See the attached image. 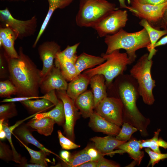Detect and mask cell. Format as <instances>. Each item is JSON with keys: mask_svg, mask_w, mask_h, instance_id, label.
Returning <instances> with one entry per match:
<instances>
[{"mask_svg": "<svg viewBox=\"0 0 167 167\" xmlns=\"http://www.w3.org/2000/svg\"><path fill=\"white\" fill-rule=\"evenodd\" d=\"M19 57H6L9 79L16 88L18 96H38L42 81L41 70L28 55L22 47L19 49Z\"/></svg>", "mask_w": 167, "mask_h": 167, "instance_id": "cell-1", "label": "cell"}, {"mask_svg": "<svg viewBox=\"0 0 167 167\" xmlns=\"http://www.w3.org/2000/svg\"><path fill=\"white\" fill-rule=\"evenodd\" d=\"M118 80L116 90L123 107V122L136 127L141 135L147 137V130L151 121L144 116L137 107L136 102L140 96L136 80L129 75H122Z\"/></svg>", "mask_w": 167, "mask_h": 167, "instance_id": "cell-2", "label": "cell"}, {"mask_svg": "<svg viewBox=\"0 0 167 167\" xmlns=\"http://www.w3.org/2000/svg\"><path fill=\"white\" fill-rule=\"evenodd\" d=\"M104 41L107 46L105 54L116 50L124 49L133 62L136 58V51L140 49L148 48L150 44L149 36L146 29L134 32H128L122 29L117 33L105 37Z\"/></svg>", "mask_w": 167, "mask_h": 167, "instance_id": "cell-3", "label": "cell"}, {"mask_svg": "<svg viewBox=\"0 0 167 167\" xmlns=\"http://www.w3.org/2000/svg\"><path fill=\"white\" fill-rule=\"evenodd\" d=\"M101 56L106 59L104 62L86 70L83 74L90 78L97 74L103 75L107 86H110L115 78L123 74L127 66L133 62L126 52L121 53L119 50L108 54H102Z\"/></svg>", "mask_w": 167, "mask_h": 167, "instance_id": "cell-4", "label": "cell"}, {"mask_svg": "<svg viewBox=\"0 0 167 167\" xmlns=\"http://www.w3.org/2000/svg\"><path fill=\"white\" fill-rule=\"evenodd\" d=\"M153 61L148 59V54L142 56L130 71V75L137 81L140 96L144 103L148 105H153L155 100L153 91L156 81L151 75Z\"/></svg>", "mask_w": 167, "mask_h": 167, "instance_id": "cell-5", "label": "cell"}, {"mask_svg": "<svg viewBox=\"0 0 167 167\" xmlns=\"http://www.w3.org/2000/svg\"><path fill=\"white\" fill-rule=\"evenodd\" d=\"M118 9L114 3L106 0H79L76 24L81 27L93 28L107 14Z\"/></svg>", "mask_w": 167, "mask_h": 167, "instance_id": "cell-6", "label": "cell"}, {"mask_svg": "<svg viewBox=\"0 0 167 167\" xmlns=\"http://www.w3.org/2000/svg\"><path fill=\"white\" fill-rule=\"evenodd\" d=\"M128 20L127 11H112L103 17L92 28L102 37L113 35L124 27Z\"/></svg>", "mask_w": 167, "mask_h": 167, "instance_id": "cell-7", "label": "cell"}, {"mask_svg": "<svg viewBox=\"0 0 167 167\" xmlns=\"http://www.w3.org/2000/svg\"><path fill=\"white\" fill-rule=\"evenodd\" d=\"M0 19L5 27L13 30L19 39L32 36L36 31L37 19L35 15L27 20H19L15 18L6 7L0 10Z\"/></svg>", "mask_w": 167, "mask_h": 167, "instance_id": "cell-8", "label": "cell"}, {"mask_svg": "<svg viewBox=\"0 0 167 167\" xmlns=\"http://www.w3.org/2000/svg\"><path fill=\"white\" fill-rule=\"evenodd\" d=\"M95 111L108 121L119 126L123 123V107L120 100L107 97L94 108Z\"/></svg>", "mask_w": 167, "mask_h": 167, "instance_id": "cell-9", "label": "cell"}, {"mask_svg": "<svg viewBox=\"0 0 167 167\" xmlns=\"http://www.w3.org/2000/svg\"><path fill=\"white\" fill-rule=\"evenodd\" d=\"M58 98L63 102L65 121L63 126L66 137L73 141L75 138L74 126L80 114L75 101L67 94L66 90H57Z\"/></svg>", "mask_w": 167, "mask_h": 167, "instance_id": "cell-10", "label": "cell"}, {"mask_svg": "<svg viewBox=\"0 0 167 167\" xmlns=\"http://www.w3.org/2000/svg\"><path fill=\"white\" fill-rule=\"evenodd\" d=\"M129 10L136 16L144 19L153 27L162 19L167 7V2L158 5L143 4L131 1Z\"/></svg>", "mask_w": 167, "mask_h": 167, "instance_id": "cell-11", "label": "cell"}, {"mask_svg": "<svg viewBox=\"0 0 167 167\" xmlns=\"http://www.w3.org/2000/svg\"><path fill=\"white\" fill-rule=\"evenodd\" d=\"M38 51L43 64L41 72L42 80L53 67L57 54L61 51V46L54 41H46L39 46Z\"/></svg>", "mask_w": 167, "mask_h": 167, "instance_id": "cell-12", "label": "cell"}, {"mask_svg": "<svg viewBox=\"0 0 167 167\" xmlns=\"http://www.w3.org/2000/svg\"><path fill=\"white\" fill-rule=\"evenodd\" d=\"M68 84L59 67L54 65L42 81L40 89L44 95L53 90H66Z\"/></svg>", "mask_w": 167, "mask_h": 167, "instance_id": "cell-13", "label": "cell"}, {"mask_svg": "<svg viewBox=\"0 0 167 167\" xmlns=\"http://www.w3.org/2000/svg\"><path fill=\"white\" fill-rule=\"evenodd\" d=\"M113 136L109 135L104 137L95 136L90 140L93 142L94 147L100 152L105 155H113L114 153H123L120 149L113 151L117 147L126 142L122 141L117 139Z\"/></svg>", "mask_w": 167, "mask_h": 167, "instance_id": "cell-14", "label": "cell"}, {"mask_svg": "<svg viewBox=\"0 0 167 167\" xmlns=\"http://www.w3.org/2000/svg\"><path fill=\"white\" fill-rule=\"evenodd\" d=\"M89 118L88 126L95 131L116 136L121 130L120 126L108 121L95 111Z\"/></svg>", "mask_w": 167, "mask_h": 167, "instance_id": "cell-15", "label": "cell"}, {"mask_svg": "<svg viewBox=\"0 0 167 167\" xmlns=\"http://www.w3.org/2000/svg\"><path fill=\"white\" fill-rule=\"evenodd\" d=\"M17 38L15 32L7 27L0 28V46L2 47L6 56L9 58L19 57L18 52L14 47L15 40Z\"/></svg>", "mask_w": 167, "mask_h": 167, "instance_id": "cell-16", "label": "cell"}, {"mask_svg": "<svg viewBox=\"0 0 167 167\" xmlns=\"http://www.w3.org/2000/svg\"><path fill=\"white\" fill-rule=\"evenodd\" d=\"M30 129L31 128L26 124L23 123L14 129L12 134L16 139H19L26 145H27L28 143L32 144L45 152L48 155L52 154L61 159L60 157L45 148L32 135L31 132L32 129Z\"/></svg>", "mask_w": 167, "mask_h": 167, "instance_id": "cell-17", "label": "cell"}, {"mask_svg": "<svg viewBox=\"0 0 167 167\" xmlns=\"http://www.w3.org/2000/svg\"><path fill=\"white\" fill-rule=\"evenodd\" d=\"M90 79L83 73L78 75L68 84L66 90L67 95L75 101L86 91L90 83Z\"/></svg>", "mask_w": 167, "mask_h": 167, "instance_id": "cell-18", "label": "cell"}, {"mask_svg": "<svg viewBox=\"0 0 167 167\" xmlns=\"http://www.w3.org/2000/svg\"><path fill=\"white\" fill-rule=\"evenodd\" d=\"M80 114L85 118H90L93 113L94 102L93 95L90 91H86L74 101Z\"/></svg>", "mask_w": 167, "mask_h": 167, "instance_id": "cell-19", "label": "cell"}, {"mask_svg": "<svg viewBox=\"0 0 167 167\" xmlns=\"http://www.w3.org/2000/svg\"><path fill=\"white\" fill-rule=\"evenodd\" d=\"M89 84L93 95L95 108L107 96L105 78L102 75L97 74L90 78Z\"/></svg>", "mask_w": 167, "mask_h": 167, "instance_id": "cell-20", "label": "cell"}, {"mask_svg": "<svg viewBox=\"0 0 167 167\" xmlns=\"http://www.w3.org/2000/svg\"><path fill=\"white\" fill-rule=\"evenodd\" d=\"M139 24L146 29L149 36L150 44L147 49L149 52L148 59H151L157 52L154 48L155 44L161 37L167 34V30H159L156 28L144 19H141Z\"/></svg>", "mask_w": 167, "mask_h": 167, "instance_id": "cell-21", "label": "cell"}, {"mask_svg": "<svg viewBox=\"0 0 167 167\" xmlns=\"http://www.w3.org/2000/svg\"><path fill=\"white\" fill-rule=\"evenodd\" d=\"M105 60L102 56H95L84 52L78 56L75 64L79 75L83 71L100 65Z\"/></svg>", "mask_w": 167, "mask_h": 167, "instance_id": "cell-22", "label": "cell"}, {"mask_svg": "<svg viewBox=\"0 0 167 167\" xmlns=\"http://www.w3.org/2000/svg\"><path fill=\"white\" fill-rule=\"evenodd\" d=\"M117 148L128 154L130 157L136 161L139 165L144 156V152L141 151L140 140L133 138L118 146Z\"/></svg>", "mask_w": 167, "mask_h": 167, "instance_id": "cell-23", "label": "cell"}, {"mask_svg": "<svg viewBox=\"0 0 167 167\" xmlns=\"http://www.w3.org/2000/svg\"><path fill=\"white\" fill-rule=\"evenodd\" d=\"M75 64L57 54L54 61V64L59 67L63 77L69 81H71L79 75Z\"/></svg>", "mask_w": 167, "mask_h": 167, "instance_id": "cell-24", "label": "cell"}, {"mask_svg": "<svg viewBox=\"0 0 167 167\" xmlns=\"http://www.w3.org/2000/svg\"><path fill=\"white\" fill-rule=\"evenodd\" d=\"M55 123L52 118L45 117L40 119L32 118L26 124L40 134L47 136L51 135Z\"/></svg>", "mask_w": 167, "mask_h": 167, "instance_id": "cell-25", "label": "cell"}, {"mask_svg": "<svg viewBox=\"0 0 167 167\" xmlns=\"http://www.w3.org/2000/svg\"><path fill=\"white\" fill-rule=\"evenodd\" d=\"M45 117L50 118L59 126L64 125L65 118L62 101L59 99L58 102L51 110L37 114L32 118L40 119Z\"/></svg>", "mask_w": 167, "mask_h": 167, "instance_id": "cell-26", "label": "cell"}, {"mask_svg": "<svg viewBox=\"0 0 167 167\" xmlns=\"http://www.w3.org/2000/svg\"><path fill=\"white\" fill-rule=\"evenodd\" d=\"M20 102L32 114L40 113L55 106L51 101L45 98L28 100Z\"/></svg>", "mask_w": 167, "mask_h": 167, "instance_id": "cell-27", "label": "cell"}, {"mask_svg": "<svg viewBox=\"0 0 167 167\" xmlns=\"http://www.w3.org/2000/svg\"><path fill=\"white\" fill-rule=\"evenodd\" d=\"M90 161L93 160L88 154L86 148L73 155H71L68 162H63L61 164L57 165L56 166L78 167L80 165Z\"/></svg>", "mask_w": 167, "mask_h": 167, "instance_id": "cell-28", "label": "cell"}, {"mask_svg": "<svg viewBox=\"0 0 167 167\" xmlns=\"http://www.w3.org/2000/svg\"><path fill=\"white\" fill-rule=\"evenodd\" d=\"M16 139L29 152L31 157L30 163L39 164L43 167L48 166V162H50L51 161L47 158V156L48 155L45 152L41 150L40 151H36L32 149L20 140Z\"/></svg>", "mask_w": 167, "mask_h": 167, "instance_id": "cell-29", "label": "cell"}, {"mask_svg": "<svg viewBox=\"0 0 167 167\" xmlns=\"http://www.w3.org/2000/svg\"><path fill=\"white\" fill-rule=\"evenodd\" d=\"M8 120H4L3 124V128L4 131L6 139L10 145L12 149L14 156L13 161L15 162L20 164L25 159V158L22 157L15 149L13 144L11 138V135L14 129L18 127L17 124L15 123L14 125L11 126H9Z\"/></svg>", "mask_w": 167, "mask_h": 167, "instance_id": "cell-30", "label": "cell"}, {"mask_svg": "<svg viewBox=\"0 0 167 167\" xmlns=\"http://www.w3.org/2000/svg\"><path fill=\"white\" fill-rule=\"evenodd\" d=\"M17 115V111L14 102H7L0 105V119L7 120Z\"/></svg>", "mask_w": 167, "mask_h": 167, "instance_id": "cell-31", "label": "cell"}, {"mask_svg": "<svg viewBox=\"0 0 167 167\" xmlns=\"http://www.w3.org/2000/svg\"><path fill=\"white\" fill-rule=\"evenodd\" d=\"M138 131V129L131 124L124 122L122 128L115 137L118 140L127 142L131 139L133 134Z\"/></svg>", "mask_w": 167, "mask_h": 167, "instance_id": "cell-32", "label": "cell"}, {"mask_svg": "<svg viewBox=\"0 0 167 167\" xmlns=\"http://www.w3.org/2000/svg\"><path fill=\"white\" fill-rule=\"evenodd\" d=\"M16 88L9 80L1 81L0 82V96L1 97L11 98L12 95L17 94Z\"/></svg>", "mask_w": 167, "mask_h": 167, "instance_id": "cell-33", "label": "cell"}, {"mask_svg": "<svg viewBox=\"0 0 167 167\" xmlns=\"http://www.w3.org/2000/svg\"><path fill=\"white\" fill-rule=\"evenodd\" d=\"M161 131L160 129H157L154 132L153 136L152 138L140 140L141 149L143 148H149L156 152L161 153L158 144V136Z\"/></svg>", "mask_w": 167, "mask_h": 167, "instance_id": "cell-34", "label": "cell"}, {"mask_svg": "<svg viewBox=\"0 0 167 167\" xmlns=\"http://www.w3.org/2000/svg\"><path fill=\"white\" fill-rule=\"evenodd\" d=\"M79 44V42L72 46L68 45L64 50L60 51L57 54L75 63L78 56L76 54L77 49Z\"/></svg>", "mask_w": 167, "mask_h": 167, "instance_id": "cell-35", "label": "cell"}, {"mask_svg": "<svg viewBox=\"0 0 167 167\" xmlns=\"http://www.w3.org/2000/svg\"><path fill=\"white\" fill-rule=\"evenodd\" d=\"M144 150L150 158V160L148 167L151 165V166L153 167L161 160L167 159V153H162L156 152L149 148H145Z\"/></svg>", "mask_w": 167, "mask_h": 167, "instance_id": "cell-36", "label": "cell"}, {"mask_svg": "<svg viewBox=\"0 0 167 167\" xmlns=\"http://www.w3.org/2000/svg\"><path fill=\"white\" fill-rule=\"evenodd\" d=\"M58 137L60 144L62 149L65 150H71L79 148L80 145H77L72 141L65 137L62 134L61 131H58Z\"/></svg>", "mask_w": 167, "mask_h": 167, "instance_id": "cell-37", "label": "cell"}, {"mask_svg": "<svg viewBox=\"0 0 167 167\" xmlns=\"http://www.w3.org/2000/svg\"><path fill=\"white\" fill-rule=\"evenodd\" d=\"M0 158L8 162L14 160L13 153L9 145L0 141Z\"/></svg>", "mask_w": 167, "mask_h": 167, "instance_id": "cell-38", "label": "cell"}, {"mask_svg": "<svg viewBox=\"0 0 167 167\" xmlns=\"http://www.w3.org/2000/svg\"><path fill=\"white\" fill-rule=\"evenodd\" d=\"M49 9L54 12L58 9H62L70 5L74 0H47Z\"/></svg>", "mask_w": 167, "mask_h": 167, "instance_id": "cell-39", "label": "cell"}, {"mask_svg": "<svg viewBox=\"0 0 167 167\" xmlns=\"http://www.w3.org/2000/svg\"><path fill=\"white\" fill-rule=\"evenodd\" d=\"M9 73L8 64L4 52L0 54V77L1 79H5L9 77Z\"/></svg>", "mask_w": 167, "mask_h": 167, "instance_id": "cell-40", "label": "cell"}, {"mask_svg": "<svg viewBox=\"0 0 167 167\" xmlns=\"http://www.w3.org/2000/svg\"><path fill=\"white\" fill-rule=\"evenodd\" d=\"M120 165L102 156L97 161L96 167H119Z\"/></svg>", "mask_w": 167, "mask_h": 167, "instance_id": "cell-41", "label": "cell"}, {"mask_svg": "<svg viewBox=\"0 0 167 167\" xmlns=\"http://www.w3.org/2000/svg\"><path fill=\"white\" fill-rule=\"evenodd\" d=\"M86 148L88 154L91 157L93 161H97L101 157L105 155L100 152L94 146L93 147L88 146Z\"/></svg>", "mask_w": 167, "mask_h": 167, "instance_id": "cell-42", "label": "cell"}, {"mask_svg": "<svg viewBox=\"0 0 167 167\" xmlns=\"http://www.w3.org/2000/svg\"><path fill=\"white\" fill-rule=\"evenodd\" d=\"M43 98L42 96H18L17 97L6 98L3 99L1 101V102H21L22 101L28 100H32L33 99H39Z\"/></svg>", "mask_w": 167, "mask_h": 167, "instance_id": "cell-43", "label": "cell"}, {"mask_svg": "<svg viewBox=\"0 0 167 167\" xmlns=\"http://www.w3.org/2000/svg\"><path fill=\"white\" fill-rule=\"evenodd\" d=\"M43 98L48 100L51 101L55 106L58 102L59 99L56 93L55 90L51 91L43 96Z\"/></svg>", "mask_w": 167, "mask_h": 167, "instance_id": "cell-44", "label": "cell"}, {"mask_svg": "<svg viewBox=\"0 0 167 167\" xmlns=\"http://www.w3.org/2000/svg\"><path fill=\"white\" fill-rule=\"evenodd\" d=\"M153 27L155 28H161L164 30H167V7L161 19Z\"/></svg>", "mask_w": 167, "mask_h": 167, "instance_id": "cell-45", "label": "cell"}, {"mask_svg": "<svg viewBox=\"0 0 167 167\" xmlns=\"http://www.w3.org/2000/svg\"><path fill=\"white\" fill-rule=\"evenodd\" d=\"M143 4L158 5L167 2V0H131Z\"/></svg>", "mask_w": 167, "mask_h": 167, "instance_id": "cell-46", "label": "cell"}, {"mask_svg": "<svg viewBox=\"0 0 167 167\" xmlns=\"http://www.w3.org/2000/svg\"><path fill=\"white\" fill-rule=\"evenodd\" d=\"M71 153L66 150H62L60 153L61 159L64 162H68L69 161L71 156Z\"/></svg>", "mask_w": 167, "mask_h": 167, "instance_id": "cell-47", "label": "cell"}, {"mask_svg": "<svg viewBox=\"0 0 167 167\" xmlns=\"http://www.w3.org/2000/svg\"><path fill=\"white\" fill-rule=\"evenodd\" d=\"M96 161H90L80 165L78 167H96Z\"/></svg>", "mask_w": 167, "mask_h": 167, "instance_id": "cell-48", "label": "cell"}, {"mask_svg": "<svg viewBox=\"0 0 167 167\" xmlns=\"http://www.w3.org/2000/svg\"><path fill=\"white\" fill-rule=\"evenodd\" d=\"M4 121V119H0V139L1 140L6 138V133L3 128V124Z\"/></svg>", "mask_w": 167, "mask_h": 167, "instance_id": "cell-49", "label": "cell"}, {"mask_svg": "<svg viewBox=\"0 0 167 167\" xmlns=\"http://www.w3.org/2000/svg\"><path fill=\"white\" fill-rule=\"evenodd\" d=\"M167 44V35L165 36L161 39L156 43L154 45V48L164 45Z\"/></svg>", "mask_w": 167, "mask_h": 167, "instance_id": "cell-50", "label": "cell"}, {"mask_svg": "<svg viewBox=\"0 0 167 167\" xmlns=\"http://www.w3.org/2000/svg\"><path fill=\"white\" fill-rule=\"evenodd\" d=\"M19 166L24 167H43L42 165L32 163H28L27 161L22 164H19Z\"/></svg>", "mask_w": 167, "mask_h": 167, "instance_id": "cell-51", "label": "cell"}, {"mask_svg": "<svg viewBox=\"0 0 167 167\" xmlns=\"http://www.w3.org/2000/svg\"><path fill=\"white\" fill-rule=\"evenodd\" d=\"M119 1L120 8H124L128 10L129 9V6L126 5L125 1L127 0L128 3L130 4H131V0H118Z\"/></svg>", "mask_w": 167, "mask_h": 167, "instance_id": "cell-52", "label": "cell"}, {"mask_svg": "<svg viewBox=\"0 0 167 167\" xmlns=\"http://www.w3.org/2000/svg\"><path fill=\"white\" fill-rule=\"evenodd\" d=\"M158 144L159 147L163 148L165 149H167V142L161 137L158 139Z\"/></svg>", "mask_w": 167, "mask_h": 167, "instance_id": "cell-53", "label": "cell"}, {"mask_svg": "<svg viewBox=\"0 0 167 167\" xmlns=\"http://www.w3.org/2000/svg\"><path fill=\"white\" fill-rule=\"evenodd\" d=\"M138 164L136 161L134 160L126 167H134L136 165H137Z\"/></svg>", "mask_w": 167, "mask_h": 167, "instance_id": "cell-54", "label": "cell"}, {"mask_svg": "<svg viewBox=\"0 0 167 167\" xmlns=\"http://www.w3.org/2000/svg\"><path fill=\"white\" fill-rule=\"evenodd\" d=\"M10 1H25L26 0H7Z\"/></svg>", "mask_w": 167, "mask_h": 167, "instance_id": "cell-55", "label": "cell"}]
</instances>
